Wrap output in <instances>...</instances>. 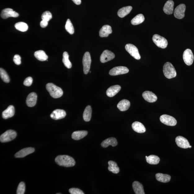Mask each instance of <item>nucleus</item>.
<instances>
[{"label": "nucleus", "instance_id": "1", "mask_svg": "<svg viewBox=\"0 0 194 194\" xmlns=\"http://www.w3.org/2000/svg\"><path fill=\"white\" fill-rule=\"evenodd\" d=\"M55 162L59 165L65 167H73L76 164L73 158L66 155L58 156L55 159Z\"/></svg>", "mask_w": 194, "mask_h": 194}, {"label": "nucleus", "instance_id": "2", "mask_svg": "<svg viewBox=\"0 0 194 194\" xmlns=\"http://www.w3.org/2000/svg\"><path fill=\"white\" fill-rule=\"evenodd\" d=\"M46 89L50 95L54 98H60L63 95L64 93L63 90L60 87L52 83H48L46 85Z\"/></svg>", "mask_w": 194, "mask_h": 194}, {"label": "nucleus", "instance_id": "3", "mask_svg": "<svg viewBox=\"0 0 194 194\" xmlns=\"http://www.w3.org/2000/svg\"><path fill=\"white\" fill-rule=\"evenodd\" d=\"M163 73L165 77L168 79L174 78L177 76V73L173 65L170 62H166L163 68Z\"/></svg>", "mask_w": 194, "mask_h": 194}, {"label": "nucleus", "instance_id": "4", "mask_svg": "<svg viewBox=\"0 0 194 194\" xmlns=\"http://www.w3.org/2000/svg\"><path fill=\"white\" fill-rule=\"evenodd\" d=\"M17 136V133L12 130H8L0 136V141L2 143H7L13 140Z\"/></svg>", "mask_w": 194, "mask_h": 194}, {"label": "nucleus", "instance_id": "5", "mask_svg": "<svg viewBox=\"0 0 194 194\" xmlns=\"http://www.w3.org/2000/svg\"><path fill=\"white\" fill-rule=\"evenodd\" d=\"M152 40L154 43L159 48L165 49L168 46L167 40L164 37L158 34L153 36Z\"/></svg>", "mask_w": 194, "mask_h": 194}, {"label": "nucleus", "instance_id": "6", "mask_svg": "<svg viewBox=\"0 0 194 194\" xmlns=\"http://www.w3.org/2000/svg\"><path fill=\"white\" fill-rule=\"evenodd\" d=\"M91 56L89 52H86L83 58V72L85 74L89 73L91 66Z\"/></svg>", "mask_w": 194, "mask_h": 194}, {"label": "nucleus", "instance_id": "7", "mask_svg": "<svg viewBox=\"0 0 194 194\" xmlns=\"http://www.w3.org/2000/svg\"><path fill=\"white\" fill-rule=\"evenodd\" d=\"M125 49L126 51L135 59H140L141 56L139 55L138 49L134 45L130 44H127L125 46Z\"/></svg>", "mask_w": 194, "mask_h": 194}, {"label": "nucleus", "instance_id": "8", "mask_svg": "<svg viewBox=\"0 0 194 194\" xmlns=\"http://www.w3.org/2000/svg\"><path fill=\"white\" fill-rule=\"evenodd\" d=\"M161 123L167 126H174L177 125V121L173 117L166 114L162 115L160 117Z\"/></svg>", "mask_w": 194, "mask_h": 194}, {"label": "nucleus", "instance_id": "9", "mask_svg": "<svg viewBox=\"0 0 194 194\" xmlns=\"http://www.w3.org/2000/svg\"><path fill=\"white\" fill-rule=\"evenodd\" d=\"M129 71L127 67L119 66L114 67L110 70L109 74L110 75L115 76L127 73Z\"/></svg>", "mask_w": 194, "mask_h": 194}, {"label": "nucleus", "instance_id": "10", "mask_svg": "<svg viewBox=\"0 0 194 194\" xmlns=\"http://www.w3.org/2000/svg\"><path fill=\"white\" fill-rule=\"evenodd\" d=\"M183 59L186 64L191 65L193 64L194 56L192 51L190 49H187L183 54Z\"/></svg>", "mask_w": 194, "mask_h": 194}, {"label": "nucleus", "instance_id": "11", "mask_svg": "<svg viewBox=\"0 0 194 194\" xmlns=\"http://www.w3.org/2000/svg\"><path fill=\"white\" fill-rule=\"evenodd\" d=\"M186 6L185 4H182L178 6L175 9L174 15L177 19H182L184 17Z\"/></svg>", "mask_w": 194, "mask_h": 194}, {"label": "nucleus", "instance_id": "12", "mask_svg": "<svg viewBox=\"0 0 194 194\" xmlns=\"http://www.w3.org/2000/svg\"><path fill=\"white\" fill-rule=\"evenodd\" d=\"M1 15L3 19H6L10 17H17L19 16V13L10 8L4 9L2 11Z\"/></svg>", "mask_w": 194, "mask_h": 194}, {"label": "nucleus", "instance_id": "13", "mask_svg": "<svg viewBox=\"0 0 194 194\" xmlns=\"http://www.w3.org/2000/svg\"><path fill=\"white\" fill-rule=\"evenodd\" d=\"M115 55L114 53L108 50H105L101 55L100 60L101 63H105L113 60Z\"/></svg>", "mask_w": 194, "mask_h": 194}, {"label": "nucleus", "instance_id": "14", "mask_svg": "<svg viewBox=\"0 0 194 194\" xmlns=\"http://www.w3.org/2000/svg\"><path fill=\"white\" fill-rule=\"evenodd\" d=\"M175 142L179 148L186 149L189 148L190 143L185 138L181 136H178L176 138Z\"/></svg>", "mask_w": 194, "mask_h": 194}, {"label": "nucleus", "instance_id": "15", "mask_svg": "<svg viewBox=\"0 0 194 194\" xmlns=\"http://www.w3.org/2000/svg\"><path fill=\"white\" fill-rule=\"evenodd\" d=\"M66 116V112L62 109H56L51 114V117L54 120H57L65 118Z\"/></svg>", "mask_w": 194, "mask_h": 194}, {"label": "nucleus", "instance_id": "16", "mask_svg": "<svg viewBox=\"0 0 194 194\" xmlns=\"http://www.w3.org/2000/svg\"><path fill=\"white\" fill-rule=\"evenodd\" d=\"M35 149L32 148H28L22 149L15 155L16 158H23L35 152Z\"/></svg>", "mask_w": 194, "mask_h": 194}, {"label": "nucleus", "instance_id": "17", "mask_svg": "<svg viewBox=\"0 0 194 194\" xmlns=\"http://www.w3.org/2000/svg\"><path fill=\"white\" fill-rule=\"evenodd\" d=\"M37 95L35 92L29 94L27 97L26 103L29 107H32L35 106L37 103Z\"/></svg>", "mask_w": 194, "mask_h": 194}, {"label": "nucleus", "instance_id": "18", "mask_svg": "<svg viewBox=\"0 0 194 194\" xmlns=\"http://www.w3.org/2000/svg\"><path fill=\"white\" fill-rule=\"evenodd\" d=\"M143 98L145 100L149 103H154L157 100V97L152 92L145 91L143 94Z\"/></svg>", "mask_w": 194, "mask_h": 194}, {"label": "nucleus", "instance_id": "19", "mask_svg": "<svg viewBox=\"0 0 194 194\" xmlns=\"http://www.w3.org/2000/svg\"><path fill=\"white\" fill-rule=\"evenodd\" d=\"M15 113L14 107L13 105H10L7 109L2 112V117L4 119H7L14 116Z\"/></svg>", "mask_w": 194, "mask_h": 194}, {"label": "nucleus", "instance_id": "20", "mask_svg": "<svg viewBox=\"0 0 194 194\" xmlns=\"http://www.w3.org/2000/svg\"><path fill=\"white\" fill-rule=\"evenodd\" d=\"M121 87L120 86L116 85L110 87L106 92L107 95L109 97H112L116 95L120 91Z\"/></svg>", "mask_w": 194, "mask_h": 194}, {"label": "nucleus", "instance_id": "21", "mask_svg": "<svg viewBox=\"0 0 194 194\" xmlns=\"http://www.w3.org/2000/svg\"><path fill=\"white\" fill-rule=\"evenodd\" d=\"M174 2L172 0L167 1L163 8V11L166 14L170 15L173 13Z\"/></svg>", "mask_w": 194, "mask_h": 194}, {"label": "nucleus", "instance_id": "22", "mask_svg": "<svg viewBox=\"0 0 194 194\" xmlns=\"http://www.w3.org/2000/svg\"><path fill=\"white\" fill-rule=\"evenodd\" d=\"M112 33L111 27L105 25L102 27L99 31V35L101 37H107Z\"/></svg>", "mask_w": 194, "mask_h": 194}, {"label": "nucleus", "instance_id": "23", "mask_svg": "<svg viewBox=\"0 0 194 194\" xmlns=\"http://www.w3.org/2000/svg\"><path fill=\"white\" fill-rule=\"evenodd\" d=\"M132 127L134 131L138 133H143L146 131V128L142 123L139 121H135L133 123Z\"/></svg>", "mask_w": 194, "mask_h": 194}, {"label": "nucleus", "instance_id": "24", "mask_svg": "<svg viewBox=\"0 0 194 194\" xmlns=\"http://www.w3.org/2000/svg\"><path fill=\"white\" fill-rule=\"evenodd\" d=\"M118 145L117 139L114 137L109 138L105 140L101 143V145L103 148H106L110 145L115 147Z\"/></svg>", "mask_w": 194, "mask_h": 194}, {"label": "nucleus", "instance_id": "25", "mask_svg": "<svg viewBox=\"0 0 194 194\" xmlns=\"http://www.w3.org/2000/svg\"><path fill=\"white\" fill-rule=\"evenodd\" d=\"M134 192L136 194H145L143 187L141 183L139 182L134 181L132 184Z\"/></svg>", "mask_w": 194, "mask_h": 194}, {"label": "nucleus", "instance_id": "26", "mask_svg": "<svg viewBox=\"0 0 194 194\" xmlns=\"http://www.w3.org/2000/svg\"><path fill=\"white\" fill-rule=\"evenodd\" d=\"M88 132L87 131H77L73 132L72 134V138L75 140H79L86 136Z\"/></svg>", "mask_w": 194, "mask_h": 194}, {"label": "nucleus", "instance_id": "27", "mask_svg": "<svg viewBox=\"0 0 194 194\" xmlns=\"http://www.w3.org/2000/svg\"><path fill=\"white\" fill-rule=\"evenodd\" d=\"M130 105V102L129 101L124 99L118 103L117 105V107L120 111L124 112L126 111L129 109Z\"/></svg>", "mask_w": 194, "mask_h": 194}, {"label": "nucleus", "instance_id": "28", "mask_svg": "<svg viewBox=\"0 0 194 194\" xmlns=\"http://www.w3.org/2000/svg\"><path fill=\"white\" fill-rule=\"evenodd\" d=\"M155 176L157 181L164 183L170 182L171 178L170 175L160 173L157 174Z\"/></svg>", "mask_w": 194, "mask_h": 194}, {"label": "nucleus", "instance_id": "29", "mask_svg": "<svg viewBox=\"0 0 194 194\" xmlns=\"http://www.w3.org/2000/svg\"><path fill=\"white\" fill-rule=\"evenodd\" d=\"M132 9V7L130 6L122 8L118 11V15L119 17L123 18L129 14Z\"/></svg>", "mask_w": 194, "mask_h": 194}, {"label": "nucleus", "instance_id": "30", "mask_svg": "<svg viewBox=\"0 0 194 194\" xmlns=\"http://www.w3.org/2000/svg\"><path fill=\"white\" fill-rule=\"evenodd\" d=\"M35 57L40 61H44L48 59V56L44 51L40 50L35 52L34 54Z\"/></svg>", "mask_w": 194, "mask_h": 194}, {"label": "nucleus", "instance_id": "31", "mask_svg": "<svg viewBox=\"0 0 194 194\" xmlns=\"http://www.w3.org/2000/svg\"><path fill=\"white\" fill-rule=\"evenodd\" d=\"M92 114V109L91 106H87L86 108L83 113V119L86 121H89L91 120Z\"/></svg>", "mask_w": 194, "mask_h": 194}, {"label": "nucleus", "instance_id": "32", "mask_svg": "<svg viewBox=\"0 0 194 194\" xmlns=\"http://www.w3.org/2000/svg\"><path fill=\"white\" fill-rule=\"evenodd\" d=\"M108 163L109 164L108 169L109 171L114 174H118L119 173L120 170L116 162L109 161Z\"/></svg>", "mask_w": 194, "mask_h": 194}, {"label": "nucleus", "instance_id": "33", "mask_svg": "<svg viewBox=\"0 0 194 194\" xmlns=\"http://www.w3.org/2000/svg\"><path fill=\"white\" fill-rule=\"evenodd\" d=\"M144 20H145V17H144L143 15L139 14L133 18L131 21V23L134 25H138L143 23Z\"/></svg>", "mask_w": 194, "mask_h": 194}, {"label": "nucleus", "instance_id": "34", "mask_svg": "<svg viewBox=\"0 0 194 194\" xmlns=\"http://www.w3.org/2000/svg\"><path fill=\"white\" fill-rule=\"evenodd\" d=\"M146 161L150 164L157 165L159 163L160 158L155 155H151L146 159Z\"/></svg>", "mask_w": 194, "mask_h": 194}, {"label": "nucleus", "instance_id": "35", "mask_svg": "<svg viewBox=\"0 0 194 194\" xmlns=\"http://www.w3.org/2000/svg\"><path fill=\"white\" fill-rule=\"evenodd\" d=\"M63 56L62 61L65 66L68 69L71 68L72 65L69 59V56L68 53L67 52H64V53H63Z\"/></svg>", "mask_w": 194, "mask_h": 194}, {"label": "nucleus", "instance_id": "36", "mask_svg": "<svg viewBox=\"0 0 194 194\" xmlns=\"http://www.w3.org/2000/svg\"><path fill=\"white\" fill-rule=\"evenodd\" d=\"M15 28L17 30L21 32H25L28 30V26L24 22H19L15 24Z\"/></svg>", "mask_w": 194, "mask_h": 194}, {"label": "nucleus", "instance_id": "37", "mask_svg": "<svg viewBox=\"0 0 194 194\" xmlns=\"http://www.w3.org/2000/svg\"><path fill=\"white\" fill-rule=\"evenodd\" d=\"M65 29L66 31L70 34H73L74 33V29L70 20L68 19L67 20L65 25Z\"/></svg>", "mask_w": 194, "mask_h": 194}, {"label": "nucleus", "instance_id": "38", "mask_svg": "<svg viewBox=\"0 0 194 194\" xmlns=\"http://www.w3.org/2000/svg\"><path fill=\"white\" fill-rule=\"evenodd\" d=\"M0 75L2 79L4 82L7 83H9L10 81V79L6 72L3 68L0 69Z\"/></svg>", "mask_w": 194, "mask_h": 194}, {"label": "nucleus", "instance_id": "39", "mask_svg": "<svg viewBox=\"0 0 194 194\" xmlns=\"http://www.w3.org/2000/svg\"><path fill=\"white\" fill-rule=\"evenodd\" d=\"M25 191V185L24 182H21L18 186L17 190V194H24Z\"/></svg>", "mask_w": 194, "mask_h": 194}, {"label": "nucleus", "instance_id": "40", "mask_svg": "<svg viewBox=\"0 0 194 194\" xmlns=\"http://www.w3.org/2000/svg\"><path fill=\"white\" fill-rule=\"evenodd\" d=\"M52 15L51 13L48 11H46L43 13L42 15V20H44L48 22L52 19Z\"/></svg>", "mask_w": 194, "mask_h": 194}, {"label": "nucleus", "instance_id": "41", "mask_svg": "<svg viewBox=\"0 0 194 194\" xmlns=\"http://www.w3.org/2000/svg\"><path fill=\"white\" fill-rule=\"evenodd\" d=\"M69 192L71 194H84L82 191L77 188H71L69 190Z\"/></svg>", "mask_w": 194, "mask_h": 194}, {"label": "nucleus", "instance_id": "42", "mask_svg": "<svg viewBox=\"0 0 194 194\" xmlns=\"http://www.w3.org/2000/svg\"><path fill=\"white\" fill-rule=\"evenodd\" d=\"M33 82V79L32 77H27L24 80V84L26 86H30L32 85Z\"/></svg>", "mask_w": 194, "mask_h": 194}, {"label": "nucleus", "instance_id": "43", "mask_svg": "<svg viewBox=\"0 0 194 194\" xmlns=\"http://www.w3.org/2000/svg\"><path fill=\"white\" fill-rule=\"evenodd\" d=\"M13 61L15 64L19 65L21 64V57L19 55H15L13 58Z\"/></svg>", "mask_w": 194, "mask_h": 194}, {"label": "nucleus", "instance_id": "44", "mask_svg": "<svg viewBox=\"0 0 194 194\" xmlns=\"http://www.w3.org/2000/svg\"><path fill=\"white\" fill-rule=\"evenodd\" d=\"M48 25V22L45 21L44 20H42L40 22V25L42 28H46Z\"/></svg>", "mask_w": 194, "mask_h": 194}, {"label": "nucleus", "instance_id": "45", "mask_svg": "<svg viewBox=\"0 0 194 194\" xmlns=\"http://www.w3.org/2000/svg\"><path fill=\"white\" fill-rule=\"evenodd\" d=\"M77 5H80L81 3V0H72Z\"/></svg>", "mask_w": 194, "mask_h": 194}, {"label": "nucleus", "instance_id": "46", "mask_svg": "<svg viewBox=\"0 0 194 194\" xmlns=\"http://www.w3.org/2000/svg\"><path fill=\"white\" fill-rule=\"evenodd\" d=\"M189 148H192V146L190 145V146H189Z\"/></svg>", "mask_w": 194, "mask_h": 194}, {"label": "nucleus", "instance_id": "47", "mask_svg": "<svg viewBox=\"0 0 194 194\" xmlns=\"http://www.w3.org/2000/svg\"><path fill=\"white\" fill-rule=\"evenodd\" d=\"M146 157V159H147V158L148 157H147V156H146V157Z\"/></svg>", "mask_w": 194, "mask_h": 194}, {"label": "nucleus", "instance_id": "48", "mask_svg": "<svg viewBox=\"0 0 194 194\" xmlns=\"http://www.w3.org/2000/svg\"><path fill=\"white\" fill-rule=\"evenodd\" d=\"M89 73H91V71H90V72H89Z\"/></svg>", "mask_w": 194, "mask_h": 194}]
</instances>
